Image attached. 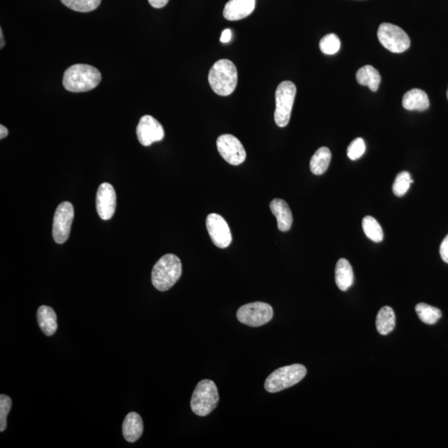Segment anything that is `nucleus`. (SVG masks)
<instances>
[{
	"instance_id": "34",
	"label": "nucleus",
	"mask_w": 448,
	"mask_h": 448,
	"mask_svg": "<svg viewBox=\"0 0 448 448\" xmlns=\"http://www.w3.org/2000/svg\"><path fill=\"white\" fill-rule=\"evenodd\" d=\"M0 39H1V43H0L1 44H0V48H1V49H2L3 48V46H4V45H6V41H4V37H3V29L2 28H0Z\"/></svg>"
},
{
	"instance_id": "22",
	"label": "nucleus",
	"mask_w": 448,
	"mask_h": 448,
	"mask_svg": "<svg viewBox=\"0 0 448 448\" xmlns=\"http://www.w3.org/2000/svg\"><path fill=\"white\" fill-rule=\"evenodd\" d=\"M331 160V152L327 147H320L311 160L310 168L312 174L321 175L325 174Z\"/></svg>"
},
{
	"instance_id": "29",
	"label": "nucleus",
	"mask_w": 448,
	"mask_h": 448,
	"mask_svg": "<svg viewBox=\"0 0 448 448\" xmlns=\"http://www.w3.org/2000/svg\"><path fill=\"white\" fill-rule=\"evenodd\" d=\"M365 141L362 138H356L350 144L347 149L348 157L352 160H357L365 154Z\"/></svg>"
},
{
	"instance_id": "25",
	"label": "nucleus",
	"mask_w": 448,
	"mask_h": 448,
	"mask_svg": "<svg viewBox=\"0 0 448 448\" xmlns=\"http://www.w3.org/2000/svg\"><path fill=\"white\" fill-rule=\"evenodd\" d=\"M61 2L71 10L88 12L96 10L101 0H61Z\"/></svg>"
},
{
	"instance_id": "2",
	"label": "nucleus",
	"mask_w": 448,
	"mask_h": 448,
	"mask_svg": "<svg viewBox=\"0 0 448 448\" xmlns=\"http://www.w3.org/2000/svg\"><path fill=\"white\" fill-rule=\"evenodd\" d=\"M209 83L216 94L222 96L231 95L238 85L236 67L227 59L218 60L211 67Z\"/></svg>"
},
{
	"instance_id": "23",
	"label": "nucleus",
	"mask_w": 448,
	"mask_h": 448,
	"mask_svg": "<svg viewBox=\"0 0 448 448\" xmlns=\"http://www.w3.org/2000/svg\"><path fill=\"white\" fill-rule=\"evenodd\" d=\"M416 313L422 322L427 325H434L442 317V311L438 308L428 305L426 303H420L415 307Z\"/></svg>"
},
{
	"instance_id": "18",
	"label": "nucleus",
	"mask_w": 448,
	"mask_h": 448,
	"mask_svg": "<svg viewBox=\"0 0 448 448\" xmlns=\"http://www.w3.org/2000/svg\"><path fill=\"white\" fill-rule=\"evenodd\" d=\"M37 319L44 335L51 336L57 331V315L52 307L41 306L37 310Z\"/></svg>"
},
{
	"instance_id": "8",
	"label": "nucleus",
	"mask_w": 448,
	"mask_h": 448,
	"mask_svg": "<svg viewBox=\"0 0 448 448\" xmlns=\"http://www.w3.org/2000/svg\"><path fill=\"white\" fill-rule=\"evenodd\" d=\"M273 317V307L264 302L248 303L236 311V318L240 322L251 327H261L268 323Z\"/></svg>"
},
{
	"instance_id": "31",
	"label": "nucleus",
	"mask_w": 448,
	"mask_h": 448,
	"mask_svg": "<svg viewBox=\"0 0 448 448\" xmlns=\"http://www.w3.org/2000/svg\"><path fill=\"white\" fill-rule=\"evenodd\" d=\"M150 6L155 8H162L166 6L170 0H148Z\"/></svg>"
},
{
	"instance_id": "1",
	"label": "nucleus",
	"mask_w": 448,
	"mask_h": 448,
	"mask_svg": "<svg viewBox=\"0 0 448 448\" xmlns=\"http://www.w3.org/2000/svg\"><path fill=\"white\" fill-rule=\"evenodd\" d=\"M101 81V74L96 67L87 64H75L63 75L62 84L67 91L86 92L94 89Z\"/></svg>"
},
{
	"instance_id": "27",
	"label": "nucleus",
	"mask_w": 448,
	"mask_h": 448,
	"mask_svg": "<svg viewBox=\"0 0 448 448\" xmlns=\"http://www.w3.org/2000/svg\"><path fill=\"white\" fill-rule=\"evenodd\" d=\"M341 49V40L334 33L325 35L320 42V49L321 52L327 55H334L339 52Z\"/></svg>"
},
{
	"instance_id": "35",
	"label": "nucleus",
	"mask_w": 448,
	"mask_h": 448,
	"mask_svg": "<svg viewBox=\"0 0 448 448\" xmlns=\"http://www.w3.org/2000/svg\"><path fill=\"white\" fill-rule=\"evenodd\" d=\"M447 99H448V90L447 92Z\"/></svg>"
},
{
	"instance_id": "24",
	"label": "nucleus",
	"mask_w": 448,
	"mask_h": 448,
	"mask_svg": "<svg viewBox=\"0 0 448 448\" xmlns=\"http://www.w3.org/2000/svg\"><path fill=\"white\" fill-rule=\"evenodd\" d=\"M363 230L365 232L367 238L374 243L382 242L384 239V232L381 226L373 217L366 216L362 221Z\"/></svg>"
},
{
	"instance_id": "13",
	"label": "nucleus",
	"mask_w": 448,
	"mask_h": 448,
	"mask_svg": "<svg viewBox=\"0 0 448 448\" xmlns=\"http://www.w3.org/2000/svg\"><path fill=\"white\" fill-rule=\"evenodd\" d=\"M117 209V193L112 184L103 183L96 193V211L101 219L109 221Z\"/></svg>"
},
{
	"instance_id": "26",
	"label": "nucleus",
	"mask_w": 448,
	"mask_h": 448,
	"mask_svg": "<svg viewBox=\"0 0 448 448\" xmlns=\"http://www.w3.org/2000/svg\"><path fill=\"white\" fill-rule=\"evenodd\" d=\"M413 183L409 173L403 171L396 176L394 185H393V192L397 197H403Z\"/></svg>"
},
{
	"instance_id": "17",
	"label": "nucleus",
	"mask_w": 448,
	"mask_h": 448,
	"mask_svg": "<svg viewBox=\"0 0 448 448\" xmlns=\"http://www.w3.org/2000/svg\"><path fill=\"white\" fill-rule=\"evenodd\" d=\"M429 105L427 93L417 88L406 92L403 97V107L408 111L424 112L429 109Z\"/></svg>"
},
{
	"instance_id": "10",
	"label": "nucleus",
	"mask_w": 448,
	"mask_h": 448,
	"mask_svg": "<svg viewBox=\"0 0 448 448\" xmlns=\"http://www.w3.org/2000/svg\"><path fill=\"white\" fill-rule=\"evenodd\" d=\"M219 154L232 166H239L246 160V151L243 144L234 135H222L217 139Z\"/></svg>"
},
{
	"instance_id": "12",
	"label": "nucleus",
	"mask_w": 448,
	"mask_h": 448,
	"mask_svg": "<svg viewBox=\"0 0 448 448\" xmlns=\"http://www.w3.org/2000/svg\"><path fill=\"white\" fill-rule=\"evenodd\" d=\"M138 141L144 146H150L155 142L162 141L164 130L162 124L153 117L146 115L141 118L137 128Z\"/></svg>"
},
{
	"instance_id": "5",
	"label": "nucleus",
	"mask_w": 448,
	"mask_h": 448,
	"mask_svg": "<svg viewBox=\"0 0 448 448\" xmlns=\"http://www.w3.org/2000/svg\"><path fill=\"white\" fill-rule=\"evenodd\" d=\"M219 395L216 384L212 380H201L197 384L192 395L191 409L198 416L209 415L216 408Z\"/></svg>"
},
{
	"instance_id": "14",
	"label": "nucleus",
	"mask_w": 448,
	"mask_h": 448,
	"mask_svg": "<svg viewBox=\"0 0 448 448\" xmlns=\"http://www.w3.org/2000/svg\"><path fill=\"white\" fill-rule=\"evenodd\" d=\"M255 6L256 0H230L224 7L223 14L227 20H241L250 15Z\"/></svg>"
},
{
	"instance_id": "7",
	"label": "nucleus",
	"mask_w": 448,
	"mask_h": 448,
	"mask_svg": "<svg viewBox=\"0 0 448 448\" xmlns=\"http://www.w3.org/2000/svg\"><path fill=\"white\" fill-rule=\"evenodd\" d=\"M377 35L380 44L391 53H404L411 44L407 33L395 24L388 23L380 24Z\"/></svg>"
},
{
	"instance_id": "30",
	"label": "nucleus",
	"mask_w": 448,
	"mask_h": 448,
	"mask_svg": "<svg viewBox=\"0 0 448 448\" xmlns=\"http://www.w3.org/2000/svg\"><path fill=\"white\" fill-rule=\"evenodd\" d=\"M440 255L442 259L448 264V234L443 239L440 246Z\"/></svg>"
},
{
	"instance_id": "3",
	"label": "nucleus",
	"mask_w": 448,
	"mask_h": 448,
	"mask_svg": "<svg viewBox=\"0 0 448 448\" xmlns=\"http://www.w3.org/2000/svg\"><path fill=\"white\" fill-rule=\"evenodd\" d=\"M182 275V264L178 257L166 255L154 266L151 273L152 284L160 291L170 290L179 281Z\"/></svg>"
},
{
	"instance_id": "15",
	"label": "nucleus",
	"mask_w": 448,
	"mask_h": 448,
	"mask_svg": "<svg viewBox=\"0 0 448 448\" xmlns=\"http://www.w3.org/2000/svg\"><path fill=\"white\" fill-rule=\"evenodd\" d=\"M270 209L277 221V227L281 232L291 230L293 223V213L288 205L281 198H275L270 203Z\"/></svg>"
},
{
	"instance_id": "6",
	"label": "nucleus",
	"mask_w": 448,
	"mask_h": 448,
	"mask_svg": "<svg viewBox=\"0 0 448 448\" xmlns=\"http://www.w3.org/2000/svg\"><path fill=\"white\" fill-rule=\"evenodd\" d=\"M297 87L293 82L285 81L279 84L276 90V110L274 120L279 128L288 125L293 111Z\"/></svg>"
},
{
	"instance_id": "16",
	"label": "nucleus",
	"mask_w": 448,
	"mask_h": 448,
	"mask_svg": "<svg viewBox=\"0 0 448 448\" xmlns=\"http://www.w3.org/2000/svg\"><path fill=\"white\" fill-rule=\"evenodd\" d=\"M144 424L141 416L137 413L130 412L125 417L122 424V433L126 441L135 442L143 434Z\"/></svg>"
},
{
	"instance_id": "19",
	"label": "nucleus",
	"mask_w": 448,
	"mask_h": 448,
	"mask_svg": "<svg viewBox=\"0 0 448 448\" xmlns=\"http://www.w3.org/2000/svg\"><path fill=\"white\" fill-rule=\"evenodd\" d=\"M354 282L352 265L345 259L337 261L336 267V283L341 291H347Z\"/></svg>"
},
{
	"instance_id": "32",
	"label": "nucleus",
	"mask_w": 448,
	"mask_h": 448,
	"mask_svg": "<svg viewBox=\"0 0 448 448\" xmlns=\"http://www.w3.org/2000/svg\"><path fill=\"white\" fill-rule=\"evenodd\" d=\"M232 39V31L231 29L227 28L225 31H223L221 37V41L223 44H227L228 42H230Z\"/></svg>"
},
{
	"instance_id": "9",
	"label": "nucleus",
	"mask_w": 448,
	"mask_h": 448,
	"mask_svg": "<svg viewBox=\"0 0 448 448\" xmlns=\"http://www.w3.org/2000/svg\"><path fill=\"white\" fill-rule=\"evenodd\" d=\"M74 218V208L69 202H63L55 211L53 224V238L58 244L69 239Z\"/></svg>"
},
{
	"instance_id": "33",
	"label": "nucleus",
	"mask_w": 448,
	"mask_h": 448,
	"mask_svg": "<svg viewBox=\"0 0 448 448\" xmlns=\"http://www.w3.org/2000/svg\"><path fill=\"white\" fill-rule=\"evenodd\" d=\"M8 135V130L3 125L0 126V139H3Z\"/></svg>"
},
{
	"instance_id": "20",
	"label": "nucleus",
	"mask_w": 448,
	"mask_h": 448,
	"mask_svg": "<svg viewBox=\"0 0 448 448\" xmlns=\"http://www.w3.org/2000/svg\"><path fill=\"white\" fill-rule=\"evenodd\" d=\"M356 80L361 85L369 87L372 92H376L379 89L381 77L374 67L366 65L358 70Z\"/></svg>"
},
{
	"instance_id": "4",
	"label": "nucleus",
	"mask_w": 448,
	"mask_h": 448,
	"mask_svg": "<svg viewBox=\"0 0 448 448\" xmlns=\"http://www.w3.org/2000/svg\"><path fill=\"white\" fill-rule=\"evenodd\" d=\"M307 373V368L300 363L279 368L266 379V390L274 394L293 387L301 382Z\"/></svg>"
},
{
	"instance_id": "21",
	"label": "nucleus",
	"mask_w": 448,
	"mask_h": 448,
	"mask_svg": "<svg viewBox=\"0 0 448 448\" xmlns=\"http://www.w3.org/2000/svg\"><path fill=\"white\" fill-rule=\"evenodd\" d=\"M395 314L390 307H384L379 310L376 318V328L380 335L386 336L394 331Z\"/></svg>"
},
{
	"instance_id": "11",
	"label": "nucleus",
	"mask_w": 448,
	"mask_h": 448,
	"mask_svg": "<svg viewBox=\"0 0 448 448\" xmlns=\"http://www.w3.org/2000/svg\"><path fill=\"white\" fill-rule=\"evenodd\" d=\"M206 227L211 240L215 246L226 248L232 243V234L230 227L221 215L210 214L206 219Z\"/></svg>"
},
{
	"instance_id": "28",
	"label": "nucleus",
	"mask_w": 448,
	"mask_h": 448,
	"mask_svg": "<svg viewBox=\"0 0 448 448\" xmlns=\"http://www.w3.org/2000/svg\"><path fill=\"white\" fill-rule=\"evenodd\" d=\"M12 407V400L6 395H0V432L7 428V416Z\"/></svg>"
}]
</instances>
